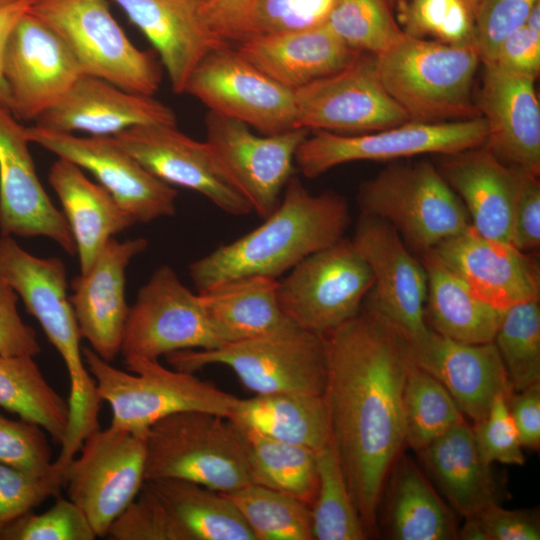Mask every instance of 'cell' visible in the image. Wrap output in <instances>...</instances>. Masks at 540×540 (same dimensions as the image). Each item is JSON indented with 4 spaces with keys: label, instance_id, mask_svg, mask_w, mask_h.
<instances>
[{
    "label": "cell",
    "instance_id": "55",
    "mask_svg": "<svg viewBox=\"0 0 540 540\" xmlns=\"http://www.w3.org/2000/svg\"><path fill=\"white\" fill-rule=\"evenodd\" d=\"M18 295L0 278V354L35 357L41 347L35 330L21 319Z\"/></svg>",
    "mask_w": 540,
    "mask_h": 540
},
{
    "label": "cell",
    "instance_id": "49",
    "mask_svg": "<svg viewBox=\"0 0 540 540\" xmlns=\"http://www.w3.org/2000/svg\"><path fill=\"white\" fill-rule=\"evenodd\" d=\"M0 464L35 475L52 468V450L46 431L33 422L12 420L0 413Z\"/></svg>",
    "mask_w": 540,
    "mask_h": 540
},
{
    "label": "cell",
    "instance_id": "1",
    "mask_svg": "<svg viewBox=\"0 0 540 540\" xmlns=\"http://www.w3.org/2000/svg\"><path fill=\"white\" fill-rule=\"evenodd\" d=\"M322 336L332 444L365 531L374 535L387 477L406 446L408 342L366 306Z\"/></svg>",
    "mask_w": 540,
    "mask_h": 540
},
{
    "label": "cell",
    "instance_id": "46",
    "mask_svg": "<svg viewBox=\"0 0 540 540\" xmlns=\"http://www.w3.org/2000/svg\"><path fill=\"white\" fill-rule=\"evenodd\" d=\"M66 469L53 461L49 472L35 475L0 464V535L49 497H58L65 485Z\"/></svg>",
    "mask_w": 540,
    "mask_h": 540
},
{
    "label": "cell",
    "instance_id": "39",
    "mask_svg": "<svg viewBox=\"0 0 540 540\" xmlns=\"http://www.w3.org/2000/svg\"><path fill=\"white\" fill-rule=\"evenodd\" d=\"M405 444L416 452L465 420L446 388L411 360L403 391Z\"/></svg>",
    "mask_w": 540,
    "mask_h": 540
},
{
    "label": "cell",
    "instance_id": "47",
    "mask_svg": "<svg viewBox=\"0 0 540 540\" xmlns=\"http://www.w3.org/2000/svg\"><path fill=\"white\" fill-rule=\"evenodd\" d=\"M97 538L83 511L69 499L57 497L43 513L33 511L11 523L0 540H94Z\"/></svg>",
    "mask_w": 540,
    "mask_h": 540
},
{
    "label": "cell",
    "instance_id": "32",
    "mask_svg": "<svg viewBox=\"0 0 540 540\" xmlns=\"http://www.w3.org/2000/svg\"><path fill=\"white\" fill-rule=\"evenodd\" d=\"M386 483L385 501H381L385 504L383 520L389 538L458 539L454 514L411 458L401 454Z\"/></svg>",
    "mask_w": 540,
    "mask_h": 540
},
{
    "label": "cell",
    "instance_id": "45",
    "mask_svg": "<svg viewBox=\"0 0 540 540\" xmlns=\"http://www.w3.org/2000/svg\"><path fill=\"white\" fill-rule=\"evenodd\" d=\"M406 34L447 44L475 43L474 14L465 0H410L399 6Z\"/></svg>",
    "mask_w": 540,
    "mask_h": 540
},
{
    "label": "cell",
    "instance_id": "11",
    "mask_svg": "<svg viewBox=\"0 0 540 540\" xmlns=\"http://www.w3.org/2000/svg\"><path fill=\"white\" fill-rule=\"evenodd\" d=\"M487 124L482 116L438 123L407 122L384 130L347 135L314 131L300 144L295 164L316 178L341 164L386 161L427 153L450 155L482 146Z\"/></svg>",
    "mask_w": 540,
    "mask_h": 540
},
{
    "label": "cell",
    "instance_id": "13",
    "mask_svg": "<svg viewBox=\"0 0 540 540\" xmlns=\"http://www.w3.org/2000/svg\"><path fill=\"white\" fill-rule=\"evenodd\" d=\"M221 346L199 293H192L173 268L161 265L140 288L129 309L120 353L124 360H158L176 351Z\"/></svg>",
    "mask_w": 540,
    "mask_h": 540
},
{
    "label": "cell",
    "instance_id": "7",
    "mask_svg": "<svg viewBox=\"0 0 540 540\" xmlns=\"http://www.w3.org/2000/svg\"><path fill=\"white\" fill-rule=\"evenodd\" d=\"M176 370L194 373L210 365L229 367L255 394L304 392L323 395L327 377L322 334L290 319L262 336L210 350H181L167 354Z\"/></svg>",
    "mask_w": 540,
    "mask_h": 540
},
{
    "label": "cell",
    "instance_id": "38",
    "mask_svg": "<svg viewBox=\"0 0 540 540\" xmlns=\"http://www.w3.org/2000/svg\"><path fill=\"white\" fill-rule=\"evenodd\" d=\"M33 358L0 354V407L38 424L61 445L68 425V402L48 383Z\"/></svg>",
    "mask_w": 540,
    "mask_h": 540
},
{
    "label": "cell",
    "instance_id": "41",
    "mask_svg": "<svg viewBox=\"0 0 540 540\" xmlns=\"http://www.w3.org/2000/svg\"><path fill=\"white\" fill-rule=\"evenodd\" d=\"M318 489L311 507L312 536L317 540L368 537L351 498L333 444L317 452Z\"/></svg>",
    "mask_w": 540,
    "mask_h": 540
},
{
    "label": "cell",
    "instance_id": "51",
    "mask_svg": "<svg viewBox=\"0 0 540 540\" xmlns=\"http://www.w3.org/2000/svg\"><path fill=\"white\" fill-rule=\"evenodd\" d=\"M506 398L502 393L497 394L486 417L471 426L480 456L488 465L524 464L523 447Z\"/></svg>",
    "mask_w": 540,
    "mask_h": 540
},
{
    "label": "cell",
    "instance_id": "59",
    "mask_svg": "<svg viewBox=\"0 0 540 540\" xmlns=\"http://www.w3.org/2000/svg\"><path fill=\"white\" fill-rule=\"evenodd\" d=\"M465 1L467 2L469 7L471 8L473 14L475 13L479 3L481 2V0H465Z\"/></svg>",
    "mask_w": 540,
    "mask_h": 540
},
{
    "label": "cell",
    "instance_id": "52",
    "mask_svg": "<svg viewBox=\"0 0 540 540\" xmlns=\"http://www.w3.org/2000/svg\"><path fill=\"white\" fill-rule=\"evenodd\" d=\"M500 69L536 79L540 72V3L526 22L510 33L500 44L489 63Z\"/></svg>",
    "mask_w": 540,
    "mask_h": 540
},
{
    "label": "cell",
    "instance_id": "3",
    "mask_svg": "<svg viewBox=\"0 0 540 540\" xmlns=\"http://www.w3.org/2000/svg\"><path fill=\"white\" fill-rule=\"evenodd\" d=\"M0 278L21 298L65 363L70 380L69 427L77 432L98 427L102 399L83 359L62 260L36 257L13 237L1 235Z\"/></svg>",
    "mask_w": 540,
    "mask_h": 540
},
{
    "label": "cell",
    "instance_id": "20",
    "mask_svg": "<svg viewBox=\"0 0 540 540\" xmlns=\"http://www.w3.org/2000/svg\"><path fill=\"white\" fill-rule=\"evenodd\" d=\"M352 242L369 265L373 285L366 307L374 310L407 340L425 333L427 275L398 231L388 222L361 213Z\"/></svg>",
    "mask_w": 540,
    "mask_h": 540
},
{
    "label": "cell",
    "instance_id": "28",
    "mask_svg": "<svg viewBox=\"0 0 540 540\" xmlns=\"http://www.w3.org/2000/svg\"><path fill=\"white\" fill-rule=\"evenodd\" d=\"M439 171L463 202L471 225L488 238L510 243L521 169L482 145L444 155Z\"/></svg>",
    "mask_w": 540,
    "mask_h": 540
},
{
    "label": "cell",
    "instance_id": "24",
    "mask_svg": "<svg viewBox=\"0 0 540 540\" xmlns=\"http://www.w3.org/2000/svg\"><path fill=\"white\" fill-rule=\"evenodd\" d=\"M407 342L414 364L435 377L473 423L486 417L497 394L513 391L494 342L463 343L431 328Z\"/></svg>",
    "mask_w": 540,
    "mask_h": 540
},
{
    "label": "cell",
    "instance_id": "58",
    "mask_svg": "<svg viewBox=\"0 0 540 540\" xmlns=\"http://www.w3.org/2000/svg\"><path fill=\"white\" fill-rule=\"evenodd\" d=\"M34 2L35 0H18L0 8V105L7 109L10 100L2 73L4 49L14 26L30 10Z\"/></svg>",
    "mask_w": 540,
    "mask_h": 540
},
{
    "label": "cell",
    "instance_id": "34",
    "mask_svg": "<svg viewBox=\"0 0 540 540\" xmlns=\"http://www.w3.org/2000/svg\"><path fill=\"white\" fill-rule=\"evenodd\" d=\"M420 261L427 275L425 321L428 327L463 343L493 342L504 311L475 297L432 251L421 253Z\"/></svg>",
    "mask_w": 540,
    "mask_h": 540
},
{
    "label": "cell",
    "instance_id": "14",
    "mask_svg": "<svg viewBox=\"0 0 540 540\" xmlns=\"http://www.w3.org/2000/svg\"><path fill=\"white\" fill-rule=\"evenodd\" d=\"M295 127L368 133L409 122L386 92L375 55L361 52L348 66L294 91Z\"/></svg>",
    "mask_w": 540,
    "mask_h": 540
},
{
    "label": "cell",
    "instance_id": "40",
    "mask_svg": "<svg viewBox=\"0 0 540 540\" xmlns=\"http://www.w3.org/2000/svg\"><path fill=\"white\" fill-rule=\"evenodd\" d=\"M226 494L256 540H312L311 507L282 492L249 484Z\"/></svg>",
    "mask_w": 540,
    "mask_h": 540
},
{
    "label": "cell",
    "instance_id": "50",
    "mask_svg": "<svg viewBox=\"0 0 540 540\" xmlns=\"http://www.w3.org/2000/svg\"><path fill=\"white\" fill-rule=\"evenodd\" d=\"M540 0H481L475 13V44L484 64L491 63L502 41L522 26Z\"/></svg>",
    "mask_w": 540,
    "mask_h": 540
},
{
    "label": "cell",
    "instance_id": "26",
    "mask_svg": "<svg viewBox=\"0 0 540 540\" xmlns=\"http://www.w3.org/2000/svg\"><path fill=\"white\" fill-rule=\"evenodd\" d=\"M36 126L59 132L115 136L143 125H176L173 109L153 96L124 90L106 80L82 75L65 96L43 113Z\"/></svg>",
    "mask_w": 540,
    "mask_h": 540
},
{
    "label": "cell",
    "instance_id": "36",
    "mask_svg": "<svg viewBox=\"0 0 540 540\" xmlns=\"http://www.w3.org/2000/svg\"><path fill=\"white\" fill-rule=\"evenodd\" d=\"M188 540H256L247 522L224 493L179 479L145 481Z\"/></svg>",
    "mask_w": 540,
    "mask_h": 540
},
{
    "label": "cell",
    "instance_id": "53",
    "mask_svg": "<svg viewBox=\"0 0 540 540\" xmlns=\"http://www.w3.org/2000/svg\"><path fill=\"white\" fill-rule=\"evenodd\" d=\"M539 175L521 169L513 210L510 243L528 252L540 245V183Z\"/></svg>",
    "mask_w": 540,
    "mask_h": 540
},
{
    "label": "cell",
    "instance_id": "61",
    "mask_svg": "<svg viewBox=\"0 0 540 540\" xmlns=\"http://www.w3.org/2000/svg\"><path fill=\"white\" fill-rule=\"evenodd\" d=\"M388 1L390 2L391 6L393 4H397L398 6H400V5L406 3V2H408L410 0H388Z\"/></svg>",
    "mask_w": 540,
    "mask_h": 540
},
{
    "label": "cell",
    "instance_id": "9",
    "mask_svg": "<svg viewBox=\"0 0 540 540\" xmlns=\"http://www.w3.org/2000/svg\"><path fill=\"white\" fill-rule=\"evenodd\" d=\"M30 12L64 41L84 75L133 93L158 90V64L130 41L107 0H35Z\"/></svg>",
    "mask_w": 540,
    "mask_h": 540
},
{
    "label": "cell",
    "instance_id": "35",
    "mask_svg": "<svg viewBox=\"0 0 540 540\" xmlns=\"http://www.w3.org/2000/svg\"><path fill=\"white\" fill-rule=\"evenodd\" d=\"M228 419L272 439L316 452L332 443L323 395L278 392L239 398Z\"/></svg>",
    "mask_w": 540,
    "mask_h": 540
},
{
    "label": "cell",
    "instance_id": "4",
    "mask_svg": "<svg viewBox=\"0 0 540 540\" xmlns=\"http://www.w3.org/2000/svg\"><path fill=\"white\" fill-rule=\"evenodd\" d=\"M375 58L382 85L411 122L480 116L472 101L473 80L481 61L475 43L454 45L405 33Z\"/></svg>",
    "mask_w": 540,
    "mask_h": 540
},
{
    "label": "cell",
    "instance_id": "43",
    "mask_svg": "<svg viewBox=\"0 0 540 540\" xmlns=\"http://www.w3.org/2000/svg\"><path fill=\"white\" fill-rule=\"evenodd\" d=\"M326 24L352 49L373 55L405 36L388 0H338Z\"/></svg>",
    "mask_w": 540,
    "mask_h": 540
},
{
    "label": "cell",
    "instance_id": "6",
    "mask_svg": "<svg viewBox=\"0 0 540 540\" xmlns=\"http://www.w3.org/2000/svg\"><path fill=\"white\" fill-rule=\"evenodd\" d=\"M145 481L179 479L221 493L253 484L240 431L228 418L184 411L146 432Z\"/></svg>",
    "mask_w": 540,
    "mask_h": 540
},
{
    "label": "cell",
    "instance_id": "12",
    "mask_svg": "<svg viewBox=\"0 0 540 540\" xmlns=\"http://www.w3.org/2000/svg\"><path fill=\"white\" fill-rule=\"evenodd\" d=\"M146 434L109 426L89 434L66 469L68 499L85 514L97 537L137 497L145 482Z\"/></svg>",
    "mask_w": 540,
    "mask_h": 540
},
{
    "label": "cell",
    "instance_id": "37",
    "mask_svg": "<svg viewBox=\"0 0 540 540\" xmlns=\"http://www.w3.org/2000/svg\"><path fill=\"white\" fill-rule=\"evenodd\" d=\"M234 424L243 438L253 484L282 492L312 507L318 489L317 452Z\"/></svg>",
    "mask_w": 540,
    "mask_h": 540
},
{
    "label": "cell",
    "instance_id": "2",
    "mask_svg": "<svg viewBox=\"0 0 540 540\" xmlns=\"http://www.w3.org/2000/svg\"><path fill=\"white\" fill-rule=\"evenodd\" d=\"M350 221L342 195L311 194L292 176L279 205L259 227L194 261L190 277L198 292L244 276L278 279L308 255L342 239Z\"/></svg>",
    "mask_w": 540,
    "mask_h": 540
},
{
    "label": "cell",
    "instance_id": "44",
    "mask_svg": "<svg viewBox=\"0 0 540 540\" xmlns=\"http://www.w3.org/2000/svg\"><path fill=\"white\" fill-rule=\"evenodd\" d=\"M338 0H250L235 23L229 42L323 26Z\"/></svg>",
    "mask_w": 540,
    "mask_h": 540
},
{
    "label": "cell",
    "instance_id": "27",
    "mask_svg": "<svg viewBox=\"0 0 540 540\" xmlns=\"http://www.w3.org/2000/svg\"><path fill=\"white\" fill-rule=\"evenodd\" d=\"M146 36L160 55L174 93L182 94L200 61L230 45L206 23L203 0H111Z\"/></svg>",
    "mask_w": 540,
    "mask_h": 540
},
{
    "label": "cell",
    "instance_id": "18",
    "mask_svg": "<svg viewBox=\"0 0 540 540\" xmlns=\"http://www.w3.org/2000/svg\"><path fill=\"white\" fill-rule=\"evenodd\" d=\"M2 73L9 110L18 120L33 121L56 105L84 75L64 41L30 10L9 35Z\"/></svg>",
    "mask_w": 540,
    "mask_h": 540
},
{
    "label": "cell",
    "instance_id": "8",
    "mask_svg": "<svg viewBox=\"0 0 540 540\" xmlns=\"http://www.w3.org/2000/svg\"><path fill=\"white\" fill-rule=\"evenodd\" d=\"M357 201L361 213L391 224L420 254L471 225L459 196L426 160L386 167L360 185Z\"/></svg>",
    "mask_w": 540,
    "mask_h": 540
},
{
    "label": "cell",
    "instance_id": "19",
    "mask_svg": "<svg viewBox=\"0 0 540 540\" xmlns=\"http://www.w3.org/2000/svg\"><path fill=\"white\" fill-rule=\"evenodd\" d=\"M113 137L163 182L193 190L230 215L253 211L210 145L185 135L176 125L135 126Z\"/></svg>",
    "mask_w": 540,
    "mask_h": 540
},
{
    "label": "cell",
    "instance_id": "25",
    "mask_svg": "<svg viewBox=\"0 0 540 540\" xmlns=\"http://www.w3.org/2000/svg\"><path fill=\"white\" fill-rule=\"evenodd\" d=\"M533 78L485 64L477 108L487 124L483 144L501 162L540 173V105Z\"/></svg>",
    "mask_w": 540,
    "mask_h": 540
},
{
    "label": "cell",
    "instance_id": "16",
    "mask_svg": "<svg viewBox=\"0 0 540 540\" xmlns=\"http://www.w3.org/2000/svg\"><path fill=\"white\" fill-rule=\"evenodd\" d=\"M27 135L30 142L93 174L136 223L175 214L177 191L150 173L114 137H81L36 125L27 128Z\"/></svg>",
    "mask_w": 540,
    "mask_h": 540
},
{
    "label": "cell",
    "instance_id": "60",
    "mask_svg": "<svg viewBox=\"0 0 540 540\" xmlns=\"http://www.w3.org/2000/svg\"><path fill=\"white\" fill-rule=\"evenodd\" d=\"M18 0H0V8H3L5 6H8Z\"/></svg>",
    "mask_w": 540,
    "mask_h": 540
},
{
    "label": "cell",
    "instance_id": "48",
    "mask_svg": "<svg viewBox=\"0 0 540 540\" xmlns=\"http://www.w3.org/2000/svg\"><path fill=\"white\" fill-rule=\"evenodd\" d=\"M106 537L112 540H188L166 507L144 486L110 525Z\"/></svg>",
    "mask_w": 540,
    "mask_h": 540
},
{
    "label": "cell",
    "instance_id": "33",
    "mask_svg": "<svg viewBox=\"0 0 540 540\" xmlns=\"http://www.w3.org/2000/svg\"><path fill=\"white\" fill-rule=\"evenodd\" d=\"M223 345L267 334L288 320L278 300V279L244 276L198 292Z\"/></svg>",
    "mask_w": 540,
    "mask_h": 540
},
{
    "label": "cell",
    "instance_id": "21",
    "mask_svg": "<svg viewBox=\"0 0 540 540\" xmlns=\"http://www.w3.org/2000/svg\"><path fill=\"white\" fill-rule=\"evenodd\" d=\"M29 143L27 127L0 105V235L43 236L75 255L70 227L38 178Z\"/></svg>",
    "mask_w": 540,
    "mask_h": 540
},
{
    "label": "cell",
    "instance_id": "62",
    "mask_svg": "<svg viewBox=\"0 0 540 540\" xmlns=\"http://www.w3.org/2000/svg\"><path fill=\"white\" fill-rule=\"evenodd\" d=\"M203 1H206V0H203Z\"/></svg>",
    "mask_w": 540,
    "mask_h": 540
},
{
    "label": "cell",
    "instance_id": "54",
    "mask_svg": "<svg viewBox=\"0 0 540 540\" xmlns=\"http://www.w3.org/2000/svg\"><path fill=\"white\" fill-rule=\"evenodd\" d=\"M471 516L477 522L483 540L540 539V522L536 511L508 510L496 502Z\"/></svg>",
    "mask_w": 540,
    "mask_h": 540
},
{
    "label": "cell",
    "instance_id": "23",
    "mask_svg": "<svg viewBox=\"0 0 540 540\" xmlns=\"http://www.w3.org/2000/svg\"><path fill=\"white\" fill-rule=\"evenodd\" d=\"M147 246L142 237L123 242L112 237L88 271L71 281L69 300L81 338L109 363L121 351L130 309L125 294L126 268Z\"/></svg>",
    "mask_w": 540,
    "mask_h": 540
},
{
    "label": "cell",
    "instance_id": "57",
    "mask_svg": "<svg viewBox=\"0 0 540 540\" xmlns=\"http://www.w3.org/2000/svg\"><path fill=\"white\" fill-rule=\"evenodd\" d=\"M250 0H206L201 12L210 29L229 42L230 33Z\"/></svg>",
    "mask_w": 540,
    "mask_h": 540
},
{
    "label": "cell",
    "instance_id": "5",
    "mask_svg": "<svg viewBox=\"0 0 540 540\" xmlns=\"http://www.w3.org/2000/svg\"><path fill=\"white\" fill-rule=\"evenodd\" d=\"M82 354L99 396L111 407L110 425L116 428L145 435L155 422L184 411L228 418L239 401L193 373L168 369L158 360L125 359L129 373L113 367L91 348H83Z\"/></svg>",
    "mask_w": 540,
    "mask_h": 540
},
{
    "label": "cell",
    "instance_id": "30",
    "mask_svg": "<svg viewBox=\"0 0 540 540\" xmlns=\"http://www.w3.org/2000/svg\"><path fill=\"white\" fill-rule=\"evenodd\" d=\"M48 182L62 204L81 273H85L105 244L136 221L103 186L68 160L59 158L53 163Z\"/></svg>",
    "mask_w": 540,
    "mask_h": 540
},
{
    "label": "cell",
    "instance_id": "17",
    "mask_svg": "<svg viewBox=\"0 0 540 540\" xmlns=\"http://www.w3.org/2000/svg\"><path fill=\"white\" fill-rule=\"evenodd\" d=\"M206 142L252 210L262 219L271 215L295 171V154L310 131L294 128L259 136L245 123L212 111L205 117Z\"/></svg>",
    "mask_w": 540,
    "mask_h": 540
},
{
    "label": "cell",
    "instance_id": "22",
    "mask_svg": "<svg viewBox=\"0 0 540 540\" xmlns=\"http://www.w3.org/2000/svg\"><path fill=\"white\" fill-rule=\"evenodd\" d=\"M481 301L499 310L540 296L536 259L511 243L488 238L472 225L430 249Z\"/></svg>",
    "mask_w": 540,
    "mask_h": 540
},
{
    "label": "cell",
    "instance_id": "15",
    "mask_svg": "<svg viewBox=\"0 0 540 540\" xmlns=\"http://www.w3.org/2000/svg\"><path fill=\"white\" fill-rule=\"evenodd\" d=\"M184 93L200 100L209 111L241 121L264 135L296 128L294 92L230 45L212 50L200 61Z\"/></svg>",
    "mask_w": 540,
    "mask_h": 540
},
{
    "label": "cell",
    "instance_id": "56",
    "mask_svg": "<svg viewBox=\"0 0 540 540\" xmlns=\"http://www.w3.org/2000/svg\"><path fill=\"white\" fill-rule=\"evenodd\" d=\"M509 413L516 426L523 448L538 450L540 446V382L506 398Z\"/></svg>",
    "mask_w": 540,
    "mask_h": 540
},
{
    "label": "cell",
    "instance_id": "10",
    "mask_svg": "<svg viewBox=\"0 0 540 540\" xmlns=\"http://www.w3.org/2000/svg\"><path fill=\"white\" fill-rule=\"evenodd\" d=\"M372 285L369 265L343 237L305 257L278 281V300L292 322L324 334L360 312Z\"/></svg>",
    "mask_w": 540,
    "mask_h": 540
},
{
    "label": "cell",
    "instance_id": "29",
    "mask_svg": "<svg viewBox=\"0 0 540 540\" xmlns=\"http://www.w3.org/2000/svg\"><path fill=\"white\" fill-rule=\"evenodd\" d=\"M235 49L269 78L293 92L342 70L361 53L346 45L327 24L248 38L238 42Z\"/></svg>",
    "mask_w": 540,
    "mask_h": 540
},
{
    "label": "cell",
    "instance_id": "42",
    "mask_svg": "<svg viewBox=\"0 0 540 540\" xmlns=\"http://www.w3.org/2000/svg\"><path fill=\"white\" fill-rule=\"evenodd\" d=\"M493 342L513 391L540 382L539 299L506 309Z\"/></svg>",
    "mask_w": 540,
    "mask_h": 540
},
{
    "label": "cell",
    "instance_id": "31",
    "mask_svg": "<svg viewBox=\"0 0 540 540\" xmlns=\"http://www.w3.org/2000/svg\"><path fill=\"white\" fill-rule=\"evenodd\" d=\"M428 475L461 516L496 503L497 486L478 451L472 427L456 424L417 452Z\"/></svg>",
    "mask_w": 540,
    "mask_h": 540
}]
</instances>
